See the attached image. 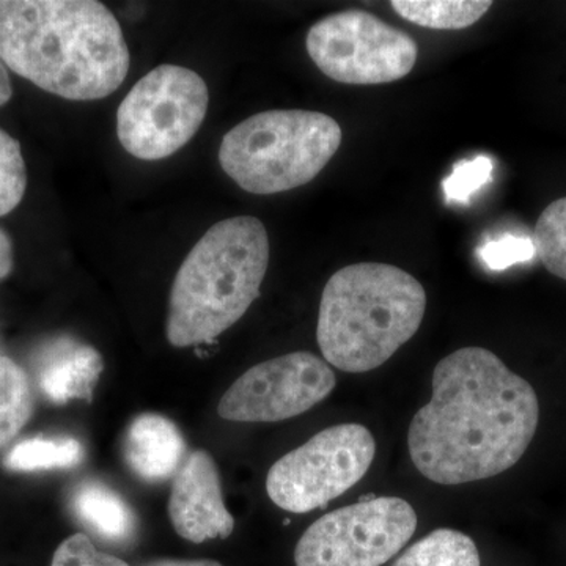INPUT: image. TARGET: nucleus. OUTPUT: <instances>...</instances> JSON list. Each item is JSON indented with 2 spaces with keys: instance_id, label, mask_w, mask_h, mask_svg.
Returning a JSON list of instances; mask_svg holds the SVG:
<instances>
[{
  "instance_id": "f257e3e1",
  "label": "nucleus",
  "mask_w": 566,
  "mask_h": 566,
  "mask_svg": "<svg viewBox=\"0 0 566 566\" xmlns=\"http://www.w3.org/2000/svg\"><path fill=\"white\" fill-rule=\"evenodd\" d=\"M433 395L409 424L417 471L453 486L509 471L534 441L539 403L534 387L490 349L468 346L439 360Z\"/></svg>"
},
{
  "instance_id": "f03ea898",
  "label": "nucleus",
  "mask_w": 566,
  "mask_h": 566,
  "mask_svg": "<svg viewBox=\"0 0 566 566\" xmlns=\"http://www.w3.org/2000/svg\"><path fill=\"white\" fill-rule=\"evenodd\" d=\"M0 59L71 102L106 98L129 70L120 24L96 0H0Z\"/></svg>"
},
{
  "instance_id": "7ed1b4c3",
  "label": "nucleus",
  "mask_w": 566,
  "mask_h": 566,
  "mask_svg": "<svg viewBox=\"0 0 566 566\" xmlns=\"http://www.w3.org/2000/svg\"><path fill=\"white\" fill-rule=\"evenodd\" d=\"M427 293L411 274L386 263H356L327 281L316 340L324 360L346 374L386 364L419 331Z\"/></svg>"
},
{
  "instance_id": "20e7f679",
  "label": "nucleus",
  "mask_w": 566,
  "mask_h": 566,
  "mask_svg": "<svg viewBox=\"0 0 566 566\" xmlns=\"http://www.w3.org/2000/svg\"><path fill=\"white\" fill-rule=\"evenodd\" d=\"M270 264V238L260 219L214 223L175 275L166 334L177 348L211 344L260 296Z\"/></svg>"
},
{
  "instance_id": "39448f33",
  "label": "nucleus",
  "mask_w": 566,
  "mask_h": 566,
  "mask_svg": "<svg viewBox=\"0 0 566 566\" xmlns=\"http://www.w3.org/2000/svg\"><path fill=\"white\" fill-rule=\"evenodd\" d=\"M342 137L340 125L322 112H260L223 136L219 163L245 192L271 196L315 180Z\"/></svg>"
},
{
  "instance_id": "423d86ee",
  "label": "nucleus",
  "mask_w": 566,
  "mask_h": 566,
  "mask_svg": "<svg viewBox=\"0 0 566 566\" xmlns=\"http://www.w3.org/2000/svg\"><path fill=\"white\" fill-rule=\"evenodd\" d=\"M210 92L196 71L161 65L145 74L117 112L122 147L142 161L172 156L207 117Z\"/></svg>"
},
{
  "instance_id": "0eeeda50",
  "label": "nucleus",
  "mask_w": 566,
  "mask_h": 566,
  "mask_svg": "<svg viewBox=\"0 0 566 566\" xmlns=\"http://www.w3.org/2000/svg\"><path fill=\"white\" fill-rule=\"evenodd\" d=\"M375 455L374 434L364 424H334L275 461L266 493L286 512H314L357 485Z\"/></svg>"
},
{
  "instance_id": "6e6552de",
  "label": "nucleus",
  "mask_w": 566,
  "mask_h": 566,
  "mask_svg": "<svg viewBox=\"0 0 566 566\" xmlns=\"http://www.w3.org/2000/svg\"><path fill=\"white\" fill-rule=\"evenodd\" d=\"M305 48L323 74L348 85L403 80L419 55L411 35L364 10L323 18L308 31Z\"/></svg>"
},
{
  "instance_id": "1a4fd4ad",
  "label": "nucleus",
  "mask_w": 566,
  "mask_h": 566,
  "mask_svg": "<svg viewBox=\"0 0 566 566\" xmlns=\"http://www.w3.org/2000/svg\"><path fill=\"white\" fill-rule=\"evenodd\" d=\"M417 528L416 510L400 497H371L327 513L301 536L296 566H382Z\"/></svg>"
},
{
  "instance_id": "9d476101",
  "label": "nucleus",
  "mask_w": 566,
  "mask_h": 566,
  "mask_svg": "<svg viewBox=\"0 0 566 566\" xmlns=\"http://www.w3.org/2000/svg\"><path fill=\"white\" fill-rule=\"evenodd\" d=\"M335 385L333 368L322 357L290 353L241 375L223 394L218 412L230 422H282L322 403Z\"/></svg>"
},
{
  "instance_id": "9b49d317",
  "label": "nucleus",
  "mask_w": 566,
  "mask_h": 566,
  "mask_svg": "<svg viewBox=\"0 0 566 566\" xmlns=\"http://www.w3.org/2000/svg\"><path fill=\"white\" fill-rule=\"evenodd\" d=\"M169 517L175 532L191 543L233 534L234 517L223 504L218 465L205 450L192 452L178 469L169 499Z\"/></svg>"
},
{
  "instance_id": "f8f14e48",
  "label": "nucleus",
  "mask_w": 566,
  "mask_h": 566,
  "mask_svg": "<svg viewBox=\"0 0 566 566\" xmlns=\"http://www.w3.org/2000/svg\"><path fill=\"white\" fill-rule=\"evenodd\" d=\"M186 442L177 424L159 415H142L129 424L125 458L129 468L147 482L170 479L180 469Z\"/></svg>"
},
{
  "instance_id": "ddd939ff",
  "label": "nucleus",
  "mask_w": 566,
  "mask_h": 566,
  "mask_svg": "<svg viewBox=\"0 0 566 566\" xmlns=\"http://www.w3.org/2000/svg\"><path fill=\"white\" fill-rule=\"evenodd\" d=\"M103 371V359L87 345H63L44 363L40 387L54 403L91 400Z\"/></svg>"
},
{
  "instance_id": "4468645a",
  "label": "nucleus",
  "mask_w": 566,
  "mask_h": 566,
  "mask_svg": "<svg viewBox=\"0 0 566 566\" xmlns=\"http://www.w3.org/2000/svg\"><path fill=\"white\" fill-rule=\"evenodd\" d=\"M76 515L104 538L122 542L136 528L132 506L114 490L103 483H84L73 497Z\"/></svg>"
},
{
  "instance_id": "2eb2a0df",
  "label": "nucleus",
  "mask_w": 566,
  "mask_h": 566,
  "mask_svg": "<svg viewBox=\"0 0 566 566\" xmlns=\"http://www.w3.org/2000/svg\"><path fill=\"white\" fill-rule=\"evenodd\" d=\"M490 0H392L395 13L403 20L434 29V31H461L482 20L491 9Z\"/></svg>"
},
{
  "instance_id": "dca6fc26",
  "label": "nucleus",
  "mask_w": 566,
  "mask_h": 566,
  "mask_svg": "<svg viewBox=\"0 0 566 566\" xmlns=\"http://www.w3.org/2000/svg\"><path fill=\"white\" fill-rule=\"evenodd\" d=\"M392 566H480V554L471 536L438 528L406 549Z\"/></svg>"
},
{
  "instance_id": "f3484780",
  "label": "nucleus",
  "mask_w": 566,
  "mask_h": 566,
  "mask_svg": "<svg viewBox=\"0 0 566 566\" xmlns=\"http://www.w3.org/2000/svg\"><path fill=\"white\" fill-rule=\"evenodd\" d=\"M33 412L28 375L10 357H0V447L9 444Z\"/></svg>"
},
{
  "instance_id": "a211bd4d",
  "label": "nucleus",
  "mask_w": 566,
  "mask_h": 566,
  "mask_svg": "<svg viewBox=\"0 0 566 566\" xmlns=\"http://www.w3.org/2000/svg\"><path fill=\"white\" fill-rule=\"evenodd\" d=\"M84 449L76 439H29L14 447L6 458L11 471L71 468L81 463Z\"/></svg>"
},
{
  "instance_id": "6ab92c4d",
  "label": "nucleus",
  "mask_w": 566,
  "mask_h": 566,
  "mask_svg": "<svg viewBox=\"0 0 566 566\" xmlns=\"http://www.w3.org/2000/svg\"><path fill=\"white\" fill-rule=\"evenodd\" d=\"M532 241L546 270L566 281V197L547 205L536 221Z\"/></svg>"
},
{
  "instance_id": "aec40b11",
  "label": "nucleus",
  "mask_w": 566,
  "mask_h": 566,
  "mask_svg": "<svg viewBox=\"0 0 566 566\" xmlns=\"http://www.w3.org/2000/svg\"><path fill=\"white\" fill-rule=\"evenodd\" d=\"M28 188V169L20 142L0 128V218L21 203Z\"/></svg>"
},
{
  "instance_id": "412c9836",
  "label": "nucleus",
  "mask_w": 566,
  "mask_h": 566,
  "mask_svg": "<svg viewBox=\"0 0 566 566\" xmlns=\"http://www.w3.org/2000/svg\"><path fill=\"white\" fill-rule=\"evenodd\" d=\"M491 174H493V161L486 156H476L471 161L458 164L442 185L447 199L465 202L472 193L491 180Z\"/></svg>"
},
{
  "instance_id": "4be33fe9",
  "label": "nucleus",
  "mask_w": 566,
  "mask_h": 566,
  "mask_svg": "<svg viewBox=\"0 0 566 566\" xmlns=\"http://www.w3.org/2000/svg\"><path fill=\"white\" fill-rule=\"evenodd\" d=\"M51 566H129L122 558L111 556L96 549L91 538L85 534H74L63 539Z\"/></svg>"
},
{
  "instance_id": "5701e85b",
  "label": "nucleus",
  "mask_w": 566,
  "mask_h": 566,
  "mask_svg": "<svg viewBox=\"0 0 566 566\" xmlns=\"http://www.w3.org/2000/svg\"><path fill=\"white\" fill-rule=\"evenodd\" d=\"M534 241L527 238L509 237L491 241L479 251L480 259L490 270L501 271L512 264L527 262L534 256Z\"/></svg>"
},
{
  "instance_id": "b1692460",
  "label": "nucleus",
  "mask_w": 566,
  "mask_h": 566,
  "mask_svg": "<svg viewBox=\"0 0 566 566\" xmlns=\"http://www.w3.org/2000/svg\"><path fill=\"white\" fill-rule=\"evenodd\" d=\"M13 270V244L9 234L0 229V281L10 275Z\"/></svg>"
},
{
  "instance_id": "393cba45",
  "label": "nucleus",
  "mask_w": 566,
  "mask_h": 566,
  "mask_svg": "<svg viewBox=\"0 0 566 566\" xmlns=\"http://www.w3.org/2000/svg\"><path fill=\"white\" fill-rule=\"evenodd\" d=\"M144 566H223L216 560L200 558V560H182V558H156Z\"/></svg>"
},
{
  "instance_id": "a878e982",
  "label": "nucleus",
  "mask_w": 566,
  "mask_h": 566,
  "mask_svg": "<svg viewBox=\"0 0 566 566\" xmlns=\"http://www.w3.org/2000/svg\"><path fill=\"white\" fill-rule=\"evenodd\" d=\"M13 96V87H11L9 69L0 59V107L6 106Z\"/></svg>"
}]
</instances>
